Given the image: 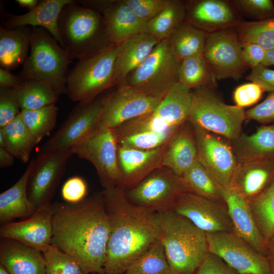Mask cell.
I'll list each match as a JSON object with an SVG mask.
<instances>
[{"mask_svg": "<svg viewBox=\"0 0 274 274\" xmlns=\"http://www.w3.org/2000/svg\"><path fill=\"white\" fill-rule=\"evenodd\" d=\"M52 204L51 244L71 256L85 274H105L110 227L102 191L77 203Z\"/></svg>", "mask_w": 274, "mask_h": 274, "instance_id": "1", "label": "cell"}, {"mask_svg": "<svg viewBox=\"0 0 274 274\" xmlns=\"http://www.w3.org/2000/svg\"><path fill=\"white\" fill-rule=\"evenodd\" d=\"M110 232L105 274H122L160 240L155 212L132 203L120 186L102 190Z\"/></svg>", "mask_w": 274, "mask_h": 274, "instance_id": "2", "label": "cell"}, {"mask_svg": "<svg viewBox=\"0 0 274 274\" xmlns=\"http://www.w3.org/2000/svg\"><path fill=\"white\" fill-rule=\"evenodd\" d=\"M155 218L174 274H194L209 253L206 233L172 210L155 213Z\"/></svg>", "mask_w": 274, "mask_h": 274, "instance_id": "3", "label": "cell"}, {"mask_svg": "<svg viewBox=\"0 0 274 274\" xmlns=\"http://www.w3.org/2000/svg\"><path fill=\"white\" fill-rule=\"evenodd\" d=\"M65 5L58 21L61 46L71 59L90 57L112 44L106 33L103 17L77 2Z\"/></svg>", "mask_w": 274, "mask_h": 274, "instance_id": "4", "label": "cell"}, {"mask_svg": "<svg viewBox=\"0 0 274 274\" xmlns=\"http://www.w3.org/2000/svg\"><path fill=\"white\" fill-rule=\"evenodd\" d=\"M30 53L18 75L22 80H37L50 86L59 96L66 94L67 70L72 62L66 50L41 27H32Z\"/></svg>", "mask_w": 274, "mask_h": 274, "instance_id": "5", "label": "cell"}, {"mask_svg": "<svg viewBox=\"0 0 274 274\" xmlns=\"http://www.w3.org/2000/svg\"><path fill=\"white\" fill-rule=\"evenodd\" d=\"M117 51L118 45L112 44L79 60L67 78L66 94L72 100L90 102L116 84L114 67Z\"/></svg>", "mask_w": 274, "mask_h": 274, "instance_id": "6", "label": "cell"}, {"mask_svg": "<svg viewBox=\"0 0 274 274\" xmlns=\"http://www.w3.org/2000/svg\"><path fill=\"white\" fill-rule=\"evenodd\" d=\"M192 92V101L188 121L206 130L231 141L241 133L245 111L236 106L225 104L214 89L196 88Z\"/></svg>", "mask_w": 274, "mask_h": 274, "instance_id": "7", "label": "cell"}, {"mask_svg": "<svg viewBox=\"0 0 274 274\" xmlns=\"http://www.w3.org/2000/svg\"><path fill=\"white\" fill-rule=\"evenodd\" d=\"M181 61L167 39L161 40L149 55L127 76L126 83L153 96H164L178 82Z\"/></svg>", "mask_w": 274, "mask_h": 274, "instance_id": "8", "label": "cell"}, {"mask_svg": "<svg viewBox=\"0 0 274 274\" xmlns=\"http://www.w3.org/2000/svg\"><path fill=\"white\" fill-rule=\"evenodd\" d=\"M118 145L114 129L98 126L71 150L73 155L93 165L105 189L120 185Z\"/></svg>", "mask_w": 274, "mask_h": 274, "instance_id": "9", "label": "cell"}, {"mask_svg": "<svg viewBox=\"0 0 274 274\" xmlns=\"http://www.w3.org/2000/svg\"><path fill=\"white\" fill-rule=\"evenodd\" d=\"M125 191L132 203L155 213L171 210L178 196L188 192L181 177L164 166L157 168L136 186Z\"/></svg>", "mask_w": 274, "mask_h": 274, "instance_id": "10", "label": "cell"}, {"mask_svg": "<svg viewBox=\"0 0 274 274\" xmlns=\"http://www.w3.org/2000/svg\"><path fill=\"white\" fill-rule=\"evenodd\" d=\"M209 253L238 274H272L268 259L233 232L206 233Z\"/></svg>", "mask_w": 274, "mask_h": 274, "instance_id": "11", "label": "cell"}, {"mask_svg": "<svg viewBox=\"0 0 274 274\" xmlns=\"http://www.w3.org/2000/svg\"><path fill=\"white\" fill-rule=\"evenodd\" d=\"M164 96H153L124 83L103 96L98 126L114 129L124 123L153 111Z\"/></svg>", "mask_w": 274, "mask_h": 274, "instance_id": "12", "label": "cell"}, {"mask_svg": "<svg viewBox=\"0 0 274 274\" xmlns=\"http://www.w3.org/2000/svg\"><path fill=\"white\" fill-rule=\"evenodd\" d=\"M102 108L103 97L79 102L39 152L52 153L71 149L98 127Z\"/></svg>", "mask_w": 274, "mask_h": 274, "instance_id": "13", "label": "cell"}, {"mask_svg": "<svg viewBox=\"0 0 274 274\" xmlns=\"http://www.w3.org/2000/svg\"><path fill=\"white\" fill-rule=\"evenodd\" d=\"M197 160L223 189L230 187L238 161L231 142L214 133L192 125Z\"/></svg>", "mask_w": 274, "mask_h": 274, "instance_id": "14", "label": "cell"}, {"mask_svg": "<svg viewBox=\"0 0 274 274\" xmlns=\"http://www.w3.org/2000/svg\"><path fill=\"white\" fill-rule=\"evenodd\" d=\"M202 57L217 80H239L247 67L234 27L208 33Z\"/></svg>", "mask_w": 274, "mask_h": 274, "instance_id": "15", "label": "cell"}, {"mask_svg": "<svg viewBox=\"0 0 274 274\" xmlns=\"http://www.w3.org/2000/svg\"><path fill=\"white\" fill-rule=\"evenodd\" d=\"M73 155L71 149L52 153L38 152L29 174L27 194L37 209L50 203Z\"/></svg>", "mask_w": 274, "mask_h": 274, "instance_id": "16", "label": "cell"}, {"mask_svg": "<svg viewBox=\"0 0 274 274\" xmlns=\"http://www.w3.org/2000/svg\"><path fill=\"white\" fill-rule=\"evenodd\" d=\"M171 210L188 219L206 233H234L225 202L186 192L178 196Z\"/></svg>", "mask_w": 274, "mask_h": 274, "instance_id": "17", "label": "cell"}, {"mask_svg": "<svg viewBox=\"0 0 274 274\" xmlns=\"http://www.w3.org/2000/svg\"><path fill=\"white\" fill-rule=\"evenodd\" d=\"M83 6L100 11L110 42L119 45L130 37L145 32L147 23L138 18L124 1H79Z\"/></svg>", "mask_w": 274, "mask_h": 274, "instance_id": "18", "label": "cell"}, {"mask_svg": "<svg viewBox=\"0 0 274 274\" xmlns=\"http://www.w3.org/2000/svg\"><path fill=\"white\" fill-rule=\"evenodd\" d=\"M52 216V203L38 208L26 220L2 224L1 237L15 240L42 252L51 244Z\"/></svg>", "mask_w": 274, "mask_h": 274, "instance_id": "19", "label": "cell"}, {"mask_svg": "<svg viewBox=\"0 0 274 274\" xmlns=\"http://www.w3.org/2000/svg\"><path fill=\"white\" fill-rule=\"evenodd\" d=\"M168 144L150 151L130 149L118 145V160L121 178L120 186L125 190L130 189L154 170L162 166Z\"/></svg>", "mask_w": 274, "mask_h": 274, "instance_id": "20", "label": "cell"}, {"mask_svg": "<svg viewBox=\"0 0 274 274\" xmlns=\"http://www.w3.org/2000/svg\"><path fill=\"white\" fill-rule=\"evenodd\" d=\"M274 182V157L238 162L230 187L248 201Z\"/></svg>", "mask_w": 274, "mask_h": 274, "instance_id": "21", "label": "cell"}, {"mask_svg": "<svg viewBox=\"0 0 274 274\" xmlns=\"http://www.w3.org/2000/svg\"><path fill=\"white\" fill-rule=\"evenodd\" d=\"M242 21L230 1L200 0L192 5L188 22L210 33L234 27Z\"/></svg>", "mask_w": 274, "mask_h": 274, "instance_id": "22", "label": "cell"}, {"mask_svg": "<svg viewBox=\"0 0 274 274\" xmlns=\"http://www.w3.org/2000/svg\"><path fill=\"white\" fill-rule=\"evenodd\" d=\"M222 190L234 233L266 256V240L256 225L249 201L230 188Z\"/></svg>", "mask_w": 274, "mask_h": 274, "instance_id": "23", "label": "cell"}, {"mask_svg": "<svg viewBox=\"0 0 274 274\" xmlns=\"http://www.w3.org/2000/svg\"><path fill=\"white\" fill-rule=\"evenodd\" d=\"M74 0H43L32 10L22 15L5 12L3 27L15 28L24 26L41 27L47 29L61 46L58 21L63 7Z\"/></svg>", "mask_w": 274, "mask_h": 274, "instance_id": "24", "label": "cell"}, {"mask_svg": "<svg viewBox=\"0 0 274 274\" xmlns=\"http://www.w3.org/2000/svg\"><path fill=\"white\" fill-rule=\"evenodd\" d=\"M0 263L10 274H46L42 252L11 239L1 238Z\"/></svg>", "mask_w": 274, "mask_h": 274, "instance_id": "25", "label": "cell"}, {"mask_svg": "<svg viewBox=\"0 0 274 274\" xmlns=\"http://www.w3.org/2000/svg\"><path fill=\"white\" fill-rule=\"evenodd\" d=\"M160 41L149 33L142 32L118 45L114 67L116 84L125 83L128 75L146 59Z\"/></svg>", "mask_w": 274, "mask_h": 274, "instance_id": "26", "label": "cell"}, {"mask_svg": "<svg viewBox=\"0 0 274 274\" xmlns=\"http://www.w3.org/2000/svg\"><path fill=\"white\" fill-rule=\"evenodd\" d=\"M197 160L196 144L192 124L187 121L169 143L162 166L181 177Z\"/></svg>", "mask_w": 274, "mask_h": 274, "instance_id": "27", "label": "cell"}, {"mask_svg": "<svg viewBox=\"0 0 274 274\" xmlns=\"http://www.w3.org/2000/svg\"><path fill=\"white\" fill-rule=\"evenodd\" d=\"M238 162L274 157V123L259 126L255 133H241L230 141Z\"/></svg>", "mask_w": 274, "mask_h": 274, "instance_id": "28", "label": "cell"}, {"mask_svg": "<svg viewBox=\"0 0 274 274\" xmlns=\"http://www.w3.org/2000/svg\"><path fill=\"white\" fill-rule=\"evenodd\" d=\"M33 163V159L17 182L1 193L0 222L2 224L17 218L29 217L36 211L27 194V182Z\"/></svg>", "mask_w": 274, "mask_h": 274, "instance_id": "29", "label": "cell"}, {"mask_svg": "<svg viewBox=\"0 0 274 274\" xmlns=\"http://www.w3.org/2000/svg\"><path fill=\"white\" fill-rule=\"evenodd\" d=\"M32 27H0L1 67L10 70L23 65L28 56Z\"/></svg>", "mask_w": 274, "mask_h": 274, "instance_id": "30", "label": "cell"}, {"mask_svg": "<svg viewBox=\"0 0 274 274\" xmlns=\"http://www.w3.org/2000/svg\"><path fill=\"white\" fill-rule=\"evenodd\" d=\"M208 34L187 22L180 24L167 40L181 61L188 57L202 56Z\"/></svg>", "mask_w": 274, "mask_h": 274, "instance_id": "31", "label": "cell"}, {"mask_svg": "<svg viewBox=\"0 0 274 274\" xmlns=\"http://www.w3.org/2000/svg\"><path fill=\"white\" fill-rule=\"evenodd\" d=\"M0 130L5 138L6 149L22 163L27 162L38 143L25 126L20 114L0 128Z\"/></svg>", "mask_w": 274, "mask_h": 274, "instance_id": "32", "label": "cell"}, {"mask_svg": "<svg viewBox=\"0 0 274 274\" xmlns=\"http://www.w3.org/2000/svg\"><path fill=\"white\" fill-rule=\"evenodd\" d=\"M178 82L190 89L199 87L215 89L217 79L202 56L188 57L181 61Z\"/></svg>", "mask_w": 274, "mask_h": 274, "instance_id": "33", "label": "cell"}, {"mask_svg": "<svg viewBox=\"0 0 274 274\" xmlns=\"http://www.w3.org/2000/svg\"><path fill=\"white\" fill-rule=\"evenodd\" d=\"M181 177L188 192L225 202L223 188L198 160Z\"/></svg>", "mask_w": 274, "mask_h": 274, "instance_id": "34", "label": "cell"}, {"mask_svg": "<svg viewBox=\"0 0 274 274\" xmlns=\"http://www.w3.org/2000/svg\"><path fill=\"white\" fill-rule=\"evenodd\" d=\"M14 89L21 110H33L55 105L58 99L59 95L40 81H22Z\"/></svg>", "mask_w": 274, "mask_h": 274, "instance_id": "35", "label": "cell"}, {"mask_svg": "<svg viewBox=\"0 0 274 274\" xmlns=\"http://www.w3.org/2000/svg\"><path fill=\"white\" fill-rule=\"evenodd\" d=\"M186 14V7L179 1L171 3L157 16L147 22L145 32L160 41L167 39L182 23Z\"/></svg>", "mask_w": 274, "mask_h": 274, "instance_id": "36", "label": "cell"}, {"mask_svg": "<svg viewBox=\"0 0 274 274\" xmlns=\"http://www.w3.org/2000/svg\"><path fill=\"white\" fill-rule=\"evenodd\" d=\"M234 28L242 44H255L266 51L274 49V18L242 21Z\"/></svg>", "mask_w": 274, "mask_h": 274, "instance_id": "37", "label": "cell"}, {"mask_svg": "<svg viewBox=\"0 0 274 274\" xmlns=\"http://www.w3.org/2000/svg\"><path fill=\"white\" fill-rule=\"evenodd\" d=\"M249 202L256 225L267 241L274 232V182Z\"/></svg>", "mask_w": 274, "mask_h": 274, "instance_id": "38", "label": "cell"}, {"mask_svg": "<svg viewBox=\"0 0 274 274\" xmlns=\"http://www.w3.org/2000/svg\"><path fill=\"white\" fill-rule=\"evenodd\" d=\"M122 274H174L159 240L136 260Z\"/></svg>", "mask_w": 274, "mask_h": 274, "instance_id": "39", "label": "cell"}, {"mask_svg": "<svg viewBox=\"0 0 274 274\" xmlns=\"http://www.w3.org/2000/svg\"><path fill=\"white\" fill-rule=\"evenodd\" d=\"M58 108L55 105L33 110H22L20 116L26 127L38 143L50 135L56 125Z\"/></svg>", "mask_w": 274, "mask_h": 274, "instance_id": "40", "label": "cell"}, {"mask_svg": "<svg viewBox=\"0 0 274 274\" xmlns=\"http://www.w3.org/2000/svg\"><path fill=\"white\" fill-rule=\"evenodd\" d=\"M42 253L46 261V274H85L68 254L51 244Z\"/></svg>", "mask_w": 274, "mask_h": 274, "instance_id": "41", "label": "cell"}, {"mask_svg": "<svg viewBox=\"0 0 274 274\" xmlns=\"http://www.w3.org/2000/svg\"><path fill=\"white\" fill-rule=\"evenodd\" d=\"M177 131L174 133L154 132L137 133L120 138L117 141L119 145L125 148L150 151L168 144Z\"/></svg>", "mask_w": 274, "mask_h": 274, "instance_id": "42", "label": "cell"}, {"mask_svg": "<svg viewBox=\"0 0 274 274\" xmlns=\"http://www.w3.org/2000/svg\"><path fill=\"white\" fill-rule=\"evenodd\" d=\"M230 2L238 13L254 21L274 18V4L271 0H233Z\"/></svg>", "mask_w": 274, "mask_h": 274, "instance_id": "43", "label": "cell"}, {"mask_svg": "<svg viewBox=\"0 0 274 274\" xmlns=\"http://www.w3.org/2000/svg\"><path fill=\"white\" fill-rule=\"evenodd\" d=\"M135 15L147 23L162 12L172 0H124Z\"/></svg>", "mask_w": 274, "mask_h": 274, "instance_id": "44", "label": "cell"}, {"mask_svg": "<svg viewBox=\"0 0 274 274\" xmlns=\"http://www.w3.org/2000/svg\"><path fill=\"white\" fill-rule=\"evenodd\" d=\"M21 111L14 88L0 87V128L12 121Z\"/></svg>", "mask_w": 274, "mask_h": 274, "instance_id": "45", "label": "cell"}, {"mask_svg": "<svg viewBox=\"0 0 274 274\" xmlns=\"http://www.w3.org/2000/svg\"><path fill=\"white\" fill-rule=\"evenodd\" d=\"M263 92L259 85L253 82L241 85L235 89L233 93L235 106L243 108L254 105L261 98Z\"/></svg>", "mask_w": 274, "mask_h": 274, "instance_id": "46", "label": "cell"}, {"mask_svg": "<svg viewBox=\"0 0 274 274\" xmlns=\"http://www.w3.org/2000/svg\"><path fill=\"white\" fill-rule=\"evenodd\" d=\"M87 186L85 180L79 176L68 179L63 184L61 193L62 198L69 203H77L85 198Z\"/></svg>", "mask_w": 274, "mask_h": 274, "instance_id": "47", "label": "cell"}, {"mask_svg": "<svg viewBox=\"0 0 274 274\" xmlns=\"http://www.w3.org/2000/svg\"><path fill=\"white\" fill-rule=\"evenodd\" d=\"M246 120H253L263 124L274 123V92L254 107L245 111Z\"/></svg>", "mask_w": 274, "mask_h": 274, "instance_id": "48", "label": "cell"}, {"mask_svg": "<svg viewBox=\"0 0 274 274\" xmlns=\"http://www.w3.org/2000/svg\"><path fill=\"white\" fill-rule=\"evenodd\" d=\"M247 80L259 85L264 91L274 92V70L260 64L252 69Z\"/></svg>", "mask_w": 274, "mask_h": 274, "instance_id": "49", "label": "cell"}, {"mask_svg": "<svg viewBox=\"0 0 274 274\" xmlns=\"http://www.w3.org/2000/svg\"><path fill=\"white\" fill-rule=\"evenodd\" d=\"M221 259L209 253L202 264L194 274H235Z\"/></svg>", "mask_w": 274, "mask_h": 274, "instance_id": "50", "label": "cell"}, {"mask_svg": "<svg viewBox=\"0 0 274 274\" xmlns=\"http://www.w3.org/2000/svg\"><path fill=\"white\" fill-rule=\"evenodd\" d=\"M266 51L253 43L242 44V56L247 67L253 69L261 64L266 56Z\"/></svg>", "mask_w": 274, "mask_h": 274, "instance_id": "51", "label": "cell"}, {"mask_svg": "<svg viewBox=\"0 0 274 274\" xmlns=\"http://www.w3.org/2000/svg\"><path fill=\"white\" fill-rule=\"evenodd\" d=\"M21 81L18 76L12 74L9 70L0 67V87L15 88Z\"/></svg>", "mask_w": 274, "mask_h": 274, "instance_id": "52", "label": "cell"}, {"mask_svg": "<svg viewBox=\"0 0 274 274\" xmlns=\"http://www.w3.org/2000/svg\"><path fill=\"white\" fill-rule=\"evenodd\" d=\"M15 157L6 148H0V167L5 168L11 166Z\"/></svg>", "mask_w": 274, "mask_h": 274, "instance_id": "53", "label": "cell"}, {"mask_svg": "<svg viewBox=\"0 0 274 274\" xmlns=\"http://www.w3.org/2000/svg\"><path fill=\"white\" fill-rule=\"evenodd\" d=\"M266 257L272 274H274V232L266 241Z\"/></svg>", "mask_w": 274, "mask_h": 274, "instance_id": "54", "label": "cell"}, {"mask_svg": "<svg viewBox=\"0 0 274 274\" xmlns=\"http://www.w3.org/2000/svg\"><path fill=\"white\" fill-rule=\"evenodd\" d=\"M19 7L26 8L29 11L34 9L38 5L39 1L38 0H16Z\"/></svg>", "mask_w": 274, "mask_h": 274, "instance_id": "55", "label": "cell"}, {"mask_svg": "<svg viewBox=\"0 0 274 274\" xmlns=\"http://www.w3.org/2000/svg\"><path fill=\"white\" fill-rule=\"evenodd\" d=\"M261 64L266 66L274 65V49L266 51L265 58Z\"/></svg>", "mask_w": 274, "mask_h": 274, "instance_id": "56", "label": "cell"}, {"mask_svg": "<svg viewBox=\"0 0 274 274\" xmlns=\"http://www.w3.org/2000/svg\"><path fill=\"white\" fill-rule=\"evenodd\" d=\"M0 274H10L6 268L0 263Z\"/></svg>", "mask_w": 274, "mask_h": 274, "instance_id": "57", "label": "cell"}, {"mask_svg": "<svg viewBox=\"0 0 274 274\" xmlns=\"http://www.w3.org/2000/svg\"><path fill=\"white\" fill-rule=\"evenodd\" d=\"M92 274H98V273H92Z\"/></svg>", "mask_w": 274, "mask_h": 274, "instance_id": "58", "label": "cell"}, {"mask_svg": "<svg viewBox=\"0 0 274 274\" xmlns=\"http://www.w3.org/2000/svg\"><path fill=\"white\" fill-rule=\"evenodd\" d=\"M235 274H238V273H236V272H235Z\"/></svg>", "mask_w": 274, "mask_h": 274, "instance_id": "59", "label": "cell"}]
</instances>
